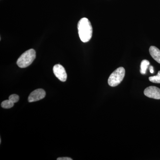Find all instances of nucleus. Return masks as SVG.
I'll use <instances>...</instances> for the list:
<instances>
[{
  "label": "nucleus",
  "instance_id": "nucleus-5",
  "mask_svg": "<svg viewBox=\"0 0 160 160\" xmlns=\"http://www.w3.org/2000/svg\"><path fill=\"white\" fill-rule=\"evenodd\" d=\"M46 92L44 89H36L30 93L28 98L29 102H32L42 99L46 96Z\"/></svg>",
  "mask_w": 160,
  "mask_h": 160
},
{
  "label": "nucleus",
  "instance_id": "nucleus-3",
  "mask_svg": "<svg viewBox=\"0 0 160 160\" xmlns=\"http://www.w3.org/2000/svg\"><path fill=\"white\" fill-rule=\"evenodd\" d=\"M125 75V69L120 67L113 71L108 79V84L111 87H115L119 85L122 81Z\"/></svg>",
  "mask_w": 160,
  "mask_h": 160
},
{
  "label": "nucleus",
  "instance_id": "nucleus-10",
  "mask_svg": "<svg viewBox=\"0 0 160 160\" xmlns=\"http://www.w3.org/2000/svg\"><path fill=\"white\" fill-rule=\"evenodd\" d=\"M149 80L152 82L160 83V71H158L156 76L150 77L149 78Z\"/></svg>",
  "mask_w": 160,
  "mask_h": 160
},
{
  "label": "nucleus",
  "instance_id": "nucleus-7",
  "mask_svg": "<svg viewBox=\"0 0 160 160\" xmlns=\"http://www.w3.org/2000/svg\"><path fill=\"white\" fill-rule=\"evenodd\" d=\"M149 53L152 57L157 62L160 64V50L157 47L154 46H150L149 49Z\"/></svg>",
  "mask_w": 160,
  "mask_h": 160
},
{
  "label": "nucleus",
  "instance_id": "nucleus-9",
  "mask_svg": "<svg viewBox=\"0 0 160 160\" xmlns=\"http://www.w3.org/2000/svg\"><path fill=\"white\" fill-rule=\"evenodd\" d=\"M14 103L9 100L3 101L1 104V106L4 109H10L14 106Z\"/></svg>",
  "mask_w": 160,
  "mask_h": 160
},
{
  "label": "nucleus",
  "instance_id": "nucleus-11",
  "mask_svg": "<svg viewBox=\"0 0 160 160\" xmlns=\"http://www.w3.org/2000/svg\"><path fill=\"white\" fill-rule=\"evenodd\" d=\"M9 99L12 102L15 103L18 102L19 100V97L17 94H12L9 97Z\"/></svg>",
  "mask_w": 160,
  "mask_h": 160
},
{
  "label": "nucleus",
  "instance_id": "nucleus-4",
  "mask_svg": "<svg viewBox=\"0 0 160 160\" xmlns=\"http://www.w3.org/2000/svg\"><path fill=\"white\" fill-rule=\"evenodd\" d=\"M53 72L55 76L60 81L62 82H66L67 80V73L63 66L60 64L55 65L53 66Z\"/></svg>",
  "mask_w": 160,
  "mask_h": 160
},
{
  "label": "nucleus",
  "instance_id": "nucleus-2",
  "mask_svg": "<svg viewBox=\"0 0 160 160\" xmlns=\"http://www.w3.org/2000/svg\"><path fill=\"white\" fill-rule=\"evenodd\" d=\"M36 52L33 49H30L24 52L18 59V66L21 68H25L30 66L36 58Z\"/></svg>",
  "mask_w": 160,
  "mask_h": 160
},
{
  "label": "nucleus",
  "instance_id": "nucleus-1",
  "mask_svg": "<svg viewBox=\"0 0 160 160\" xmlns=\"http://www.w3.org/2000/svg\"><path fill=\"white\" fill-rule=\"evenodd\" d=\"M78 32L80 39L83 42H89L92 34V28L91 22L87 18L81 19L78 24Z\"/></svg>",
  "mask_w": 160,
  "mask_h": 160
},
{
  "label": "nucleus",
  "instance_id": "nucleus-13",
  "mask_svg": "<svg viewBox=\"0 0 160 160\" xmlns=\"http://www.w3.org/2000/svg\"><path fill=\"white\" fill-rule=\"evenodd\" d=\"M149 70H150V72H151V73H153V72H154L153 66H150V67H149Z\"/></svg>",
  "mask_w": 160,
  "mask_h": 160
},
{
  "label": "nucleus",
  "instance_id": "nucleus-12",
  "mask_svg": "<svg viewBox=\"0 0 160 160\" xmlns=\"http://www.w3.org/2000/svg\"><path fill=\"white\" fill-rule=\"evenodd\" d=\"M58 160H72L71 158L67 157L59 158L57 159Z\"/></svg>",
  "mask_w": 160,
  "mask_h": 160
},
{
  "label": "nucleus",
  "instance_id": "nucleus-6",
  "mask_svg": "<svg viewBox=\"0 0 160 160\" xmlns=\"http://www.w3.org/2000/svg\"><path fill=\"white\" fill-rule=\"evenodd\" d=\"M144 94L147 97L155 99H160V89L156 86L147 87L144 91Z\"/></svg>",
  "mask_w": 160,
  "mask_h": 160
},
{
  "label": "nucleus",
  "instance_id": "nucleus-8",
  "mask_svg": "<svg viewBox=\"0 0 160 160\" xmlns=\"http://www.w3.org/2000/svg\"><path fill=\"white\" fill-rule=\"evenodd\" d=\"M149 62L147 60H144L142 61L141 62V69H140V72L142 74H145L146 73V70H147V68L149 65Z\"/></svg>",
  "mask_w": 160,
  "mask_h": 160
}]
</instances>
